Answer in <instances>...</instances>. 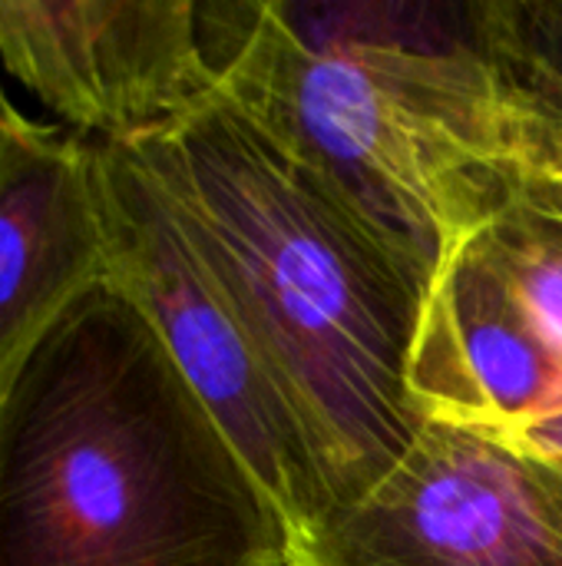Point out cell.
<instances>
[{
    "instance_id": "cell-6",
    "label": "cell",
    "mask_w": 562,
    "mask_h": 566,
    "mask_svg": "<svg viewBox=\"0 0 562 566\" xmlns=\"http://www.w3.org/2000/svg\"><path fill=\"white\" fill-rule=\"evenodd\" d=\"M0 63L89 143L159 136L219 90L192 0H0Z\"/></svg>"
},
{
    "instance_id": "cell-4",
    "label": "cell",
    "mask_w": 562,
    "mask_h": 566,
    "mask_svg": "<svg viewBox=\"0 0 562 566\" xmlns=\"http://www.w3.org/2000/svg\"><path fill=\"white\" fill-rule=\"evenodd\" d=\"M93 153L109 282L156 328L278 514L285 537H298L335 504L288 395L139 146L93 143Z\"/></svg>"
},
{
    "instance_id": "cell-7",
    "label": "cell",
    "mask_w": 562,
    "mask_h": 566,
    "mask_svg": "<svg viewBox=\"0 0 562 566\" xmlns=\"http://www.w3.org/2000/svg\"><path fill=\"white\" fill-rule=\"evenodd\" d=\"M106 279L93 143L20 116L0 146V378Z\"/></svg>"
},
{
    "instance_id": "cell-8",
    "label": "cell",
    "mask_w": 562,
    "mask_h": 566,
    "mask_svg": "<svg viewBox=\"0 0 562 566\" xmlns=\"http://www.w3.org/2000/svg\"><path fill=\"white\" fill-rule=\"evenodd\" d=\"M20 119V113L10 106V99L3 96V90H0V146H3V139H7V133L13 129V123Z\"/></svg>"
},
{
    "instance_id": "cell-1",
    "label": "cell",
    "mask_w": 562,
    "mask_h": 566,
    "mask_svg": "<svg viewBox=\"0 0 562 566\" xmlns=\"http://www.w3.org/2000/svg\"><path fill=\"white\" fill-rule=\"evenodd\" d=\"M132 146L265 352L331 504L354 501L424 424L407 375L434 259L222 96Z\"/></svg>"
},
{
    "instance_id": "cell-9",
    "label": "cell",
    "mask_w": 562,
    "mask_h": 566,
    "mask_svg": "<svg viewBox=\"0 0 562 566\" xmlns=\"http://www.w3.org/2000/svg\"><path fill=\"white\" fill-rule=\"evenodd\" d=\"M560 13H562V7H560Z\"/></svg>"
},
{
    "instance_id": "cell-5",
    "label": "cell",
    "mask_w": 562,
    "mask_h": 566,
    "mask_svg": "<svg viewBox=\"0 0 562 566\" xmlns=\"http://www.w3.org/2000/svg\"><path fill=\"white\" fill-rule=\"evenodd\" d=\"M285 566H562V464L424 421L368 491L288 541Z\"/></svg>"
},
{
    "instance_id": "cell-2",
    "label": "cell",
    "mask_w": 562,
    "mask_h": 566,
    "mask_svg": "<svg viewBox=\"0 0 562 566\" xmlns=\"http://www.w3.org/2000/svg\"><path fill=\"white\" fill-rule=\"evenodd\" d=\"M288 537L106 279L0 378V566H285Z\"/></svg>"
},
{
    "instance_id": "cell-3",
    "label": "cell",
    "mask_w": 562,
    "mask_h": 566,
    "mask_svg": "<svg viewBox=\"0 0 562 566\" xmlns=\"http://www.w3.org/2000/svg\"><path fill=\"white\" fill-rule=\"evenodd\" d=\"M219 33L215 96L434 262L494 216L550 133L553 96L503 53L371 36L315 46L282 3L245 7Z\"/></svg>"
}]
</instances>
